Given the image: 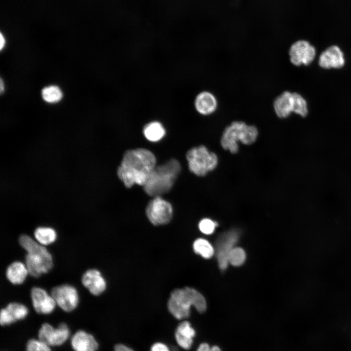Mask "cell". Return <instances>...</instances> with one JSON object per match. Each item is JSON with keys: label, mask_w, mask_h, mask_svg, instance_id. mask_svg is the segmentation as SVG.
<instances>
[{"label": "cell", "mask_w": 351, "mask_h": 351, "mask_svg": "<svg viewBox=\"0 0 351 351\" xmlns=\"http://www.w3.org/2000/svg\"><path fill=\"white\" fill-rule=\"evenodd\" d=\"M156 158L152 152L144 148L126 151L117 174L128 188L136 184L144 186L156 166Z\"/></svg>", "instance_id": "6da1fadb"}, {"label": "cell", "mask_w": 351, "mask_h": 351, "mask_svg": "<svg viewBox=\"0 0 351 351\" xmlns=\"http://www.w3.org/2000/svg\"><path fill=\"white\" fill-rule=\"evenodd\" d=\"M192 306L199 313L206 310V300L198 291L186 287L175 289L171 292L167 306L169 312L175 318L182 320L189 317Z\"/></svg>", "instance_id": "7a4b0ae2"}, {"label": "cell", "mask_w": 351, "mask_h": 351, "mask_svg": "<svg viewBox=\"0 0 351 351\" xmlns=\"http://www.w3.org/2000/svg\"><path fill=\"white\" fill-rule=\"evenodd\" d=\"M180 171V163L175 159L156 166L143 186L144 191L154 197L167 193L173 187Z\"/></svg>", "instance_id": "3957f363"}, {"label": "cell", "mask_w": 351, "mask_h": 351, "mask_svg": "<svg viewBox=\"0 0 351 351\" xmlns=\"http://www.w3.org/2000/svg\"><path fill=\"white\" fill-rule=\"evenodd\" d=\"M19 243L27 253L25 263L30 275L37 277L52 269V256L45 247L26 234L20 236Z\"/></svg>", "instance_id": "277c9868"}, {"label": "cell", "mask_w": 351, "mask_h": 351, "mask_svg": "<svg viewBox=\"0 0 351 351\" xmlns=\"http://www.w3.org/2000/svg\"><path fill=\"white\" fill-rule=\"evenodd\" d=\"M258 135V129L255 126L248 125L242 121H234L224 130L220 144L224 149L235 154L238 151V142L245 145L252 144Z\"/></svg>", "instance_id": "5b68a950"}, {"label": "cell", "mask_w": 351, "mask_h": 351, "mask_svg": "<svg viewBox=\"0 0 351 351\" xmlns=\"http://www.w3.org/2000/svg\"><path fill=\"white\" fill-rule=\"evenodd\" d=\"M186 157L189 170L199 176H204L214 170L218 163L217 155L204 145L191 148L187 152Z\"/></svg>", "instance_id": "8992f818"}, {"label": "cell", "mask_w": 351, "mask_h": 351, "mask_svg": "<svg viewBox=\"0 0 351 351\" xmlns=\"http://www.w3.org/2000/svg\"><path fill=\"white\" fill-rule=\"evenodd\" d=\"M146 214L152 224L155 226L166 224L172 218V206L160 196H156L148 204Z\"/></svg>", "instance_id": "52a82bcc"}, {"label": "cell", "mask_w": 351, "mask_h": 351, "mask_svg": "<svg viewBox=\"0 0 351 351\" xmlns=\"http://www.w3.org/2000/svg\"><path fill=\"white\" fill-rule=\"evenodd\" d=\"M239 238L237 231L231 230L221 235L216 242L215 254L219 269L223 271L228 265L229 254Z\"/></svg>", "instance_id": "ba28073f"}, {"label": "cell", "mask_w": 351, "mask_h": 351, "mask_svg": "<svg viewBox=\"0 0 351 351\" xmlns=\"http://www.w3.org/2000/svg\"><path fill=\"white\" fill-rule=\"evenodd\" d=\"M70 331L64 323L59 324L54 328L50 324L45 323L42 324L39 331V339L49 346H57L63 344L68 338Z\"/></svg>", "instance_id": "9c48e42d"}, {"label": "cell", "mask_w": 351, "mask_h": 351, "mask_svg": "<svg viewBox=\"0 0 351 351\" xmlns=\"http://www.w3.org/2000/svg\"><path fill=\"white\" fill-rule=\"evenodd\" d=\"M289 54L291 63L296 66H307L313 61L316 56V49L309 42L299 40L291 46Z\"/></svg>", "instance_id": "30bf717a"}, {"label": "cell", "mask_w": 351, "mask_h": 351, "mask_svg": "<svg viewBox=\"0 0 351 351\" xmlns=\"http://www.w3.org/2000/svg\"><path fill=\"white\" fill-rule=\"evenodd\" d=\"M51 295L56 304L64 311L74 310L78 303V295L76 289L72 286L65 284L53 288Z\"/></svg>", "instance_id": "8fae6325"}, {"label": "cell", "mask_w": 351, "mask_h": 351, "mask_svg": "<svg viewBox=\"0 0 351 351\" xmlns=\"http://www.w3.org/2000/svg\"><path fill=\"white\" fill-rule=\"evenodd\" d=\"M318 63L324 69H340L345 63L344 53L338 46H331L321 53Z\"/></svg>", "instance_id": "7c38bea8"}, {"label": "cell", "mask_w": 351, "mask_h": 351, "mask_svg": "<svg viewBox=\"0 0 351 351\" xmlns=\"http://www.w3.org/2000/svg\"><path fill=\"white\" fill-rule=\"evenodd\" d=\"M33 306L37 312L40 314H49L55 308L56 302L52 297L43 289L34 287L31 292Z\"/></svg>", "instance_id": "4fadbf2b"}, {"label": "cell", "mask_w": 351, "mask_h": 351, "mask_svg": "<svg viewBox=\"0 0 351 351\" xmlns=\"http://www.w3.org/2000/svg\"><path fill=\"white\" fill-rule=\"evenodd\" d=\"M83 285L94 295H99L106 289V283L100 272L96 269H89L83 274Z\"/></svg>", "instance_id": "5bb4252c"}, {"label": "cell", "mask_w": 351, "mask_h": 351, "mask_svg": "<svg viewBox=\"0 0 351 351\" xmlns=\"http://www.w3.org/2000/svg\"><path fill=\"white\" fill-rule=\"evenodd\" d=\"M195 331L191 323L187 320L181 321L176 327L175 332L176 343L181 349H190L193 345Z\"/></svg>", "instance_id": "9a60e30c"}, {"label": "cell", "mask_w": 351, "mask_h": 351, "mask_svg": "<svg viewBox=\"0 0 351 351\" xmlns=\"http://www.w3.org/2000/svg\"><path fill=\"white\" fill-rule=\"evenodd\" d=\"M71 346L75 351H97L98 344L94 336L85 331H77L72 337Z\"/></svg>", "instance_id": "2e32d148"}, {"label": "cell", "mask_w": 351, "mask_h": 351, "mask_svg": "<svg viewBox=\"0 0 351 351\" xmlns=\"http://www.w3.org/2000/svg\"><path fill=\"white\" fill-rule=\"evenodd\" d=\"M294 99L293 93L285 91L274 100L273 107L276 116L280 118H285L293 112Z\"/></svg>", "instance_id": "e0dca14e"}, {"label": "cell", "mask_w": 351, "mask_h": 351, "mask_svg": "<svg viewBox=\"0 0 351 351\" xmlns=\"http://www.w3.org/2000/svg\"><path fill=\"white\" fill-rule=\"evenodd\" d=\"M217 100L214 94L208 91L199 93L195 100L196 111L202 115L207 116L214 113L217 108Z\"/></svg>", "instance_id": "ac0fdd59"}, {"label": "cell", "mask_w": 351, "mask_h": 351, "mask_svg": "<svg viewBox=\"0 0 351 351\" xmlns=\"http://www.w3.org/2000/svg\"><path fill=\"white\" fill-rule=\"evenodd\" d=\"M29 273L28 269L22 262L15 261L10 264L6 271L8 280L13 284H22Z\"/></svg>", "instance_id": "d6986e66"}, {"label": "cell", "mask_w": 351, "mask_h": 351, "mask_svg": "<svg viewBox=\"0 0 351 351\" xmlns=\"http://www.w3.org/2000/svg\"><path fill=\"white\" fill-rule=\"evenodd\" d=\"M143 134L148 140L151 141H157L164 136L165 131L160 122L153 121L145 126Z\"/></svg>", "instance_id": "ffe728a7"}, {"label": "cell", "mask_w": 351, "mask_h": 351, "mask_svg": "<svg viewBox=\"0 0 351 351\" xmlns=\"http://www.w3.org/2000/svg\"><path fill=\"white\" fill-rule=\"evenodd\" d=\"M34 236L37 241L42 245H50L57 239L55 230L50 227H38L34 232Z\"/></svg>", "instance_id": "44dd1931"}, {"label": "cell", "mask_w": 351, "mask_h": 351, "mask_svg": "<svg viewBox=\"0 0 351 351\" xmlns=\"http://www.w3.org/2000/svg\"><path fill=\"white\" fill-rule=\"evenodd\" d=\"M193 247L196 254L206 259L211 258L215 252L212 245L207 240L201 238L194 242Z\"/></svg>", "instance_id": "7402d4cb"}, {"label": "cell", "mask_w": 351, "mask_h": 351, "mask_svg": "<svg viewBox=\"0 0 351 351\" xmlns=\"http://www.w3.org/2000/svg\"><path fill=\"white\" fill-rule=\"evenodd\" d=\"M8 313L15 322L23 319L28 313L27 308L22 304L11 302L5 308Z\"/></svg>", "instance_id": "603a6c76"}, {"label": "cell", "mask_w": 351, "mask_h": 351, "mask_svg": "<svg viewBox=\"0 0 351 351\" xmlns=\"http://www.w3.org/2000/svg\"><path fill=\"white\" fill-rule=\"evenodd\" d=\"M43 99L46 102L53 103L61 100L62 93L59 88L57 86L50 85L44 88L41 92Z\"/></svg>", "instance_id": "cb8c5ba5"}, {"label": "cell", "mask_w": 351, "mask_h": 351, "mask_svg": "<svg viewBox=\"0 0 351 351\" xmlns=\"http://www.w3.org/2000/svg\"><path fill=\"white\" fill-rule=\"evenodd\" d=\"M294 106L293 113L301 117H306L308 114V104L305 99L299 94L293 92Z\"/></svg>", "instance_id": "d4e9b609"}, {"label": "cell", "mask_w": 351, "mask_h": 351, "mask_svg": "<svg viewBox=\"0 0 351 351\" xmlns=\"http://www.w3.org/2000/svg\"><path fill=\"white\" fill-rule=\"evenodd\" d=\"M245 260L246 253L244 250L240 247H234L228 257L229 263L234 266L242 265Z\"/></svg>", "instance_id": "484cf974"}, {"label": "cell", "mask_w": 351, "mask_h": 351, "mask_svg": "<svg viewBox=\"0 0 351 351\" xmlns=\"http://www.w3.org/2000/svg\"><path fill=\"white\" fill-rule=\"evenodd\" d=\"M25 351H51L50 346L40 340L31 339L26 345Z\"/></svg>", "instance_id": "4316f807"}, {"label": "cell", "mask_w": 351, "mask_h": 351, "mask_svg": "<svg viewBox=\"0 0 351 351\" xmlns=\"http://www.w3.org/2000/svg\"><path fill=\"white\" fill-rule=\"evenodd\" d=\"M217 224L209 218H203L199 223V230L203 234H210L214 233Z\"/></svg>", "instance_id": "83f0119b"}, {"label": "cell", "mask_w": 351, "mask_h": 351, "mask_svg": "<svg viewBox=\"0 0 351 351\" xmlns=\"http://www.w3.org/2000/svg\"><path fill=\"white\" fill-rule=\"evenodd\" d=\"M15 322L5 308L0 311V323L1 326L8 325Z\"/></svg>", "instance_id": "f1b7e54d"}, {"label": "cell", "mask_w": 351, "mask_h": 351, "mask_svg": "<svg viewBox=\"0 0 351 351\" xmlns=\"http://www.w3.org/2000/svg\"><path fill=\"white\" fill-rule=\"evenodd\" d=\"M150 351H171V350L165 344L158 342L152 345Z\"/></svg>", "instance_id": "f546056e"}, {"label": "cell", "mask_w": 351, "mask_h": 351, "mask_svg": "<svg viewBox=\"0 0 351 351\" xmlns=\"http://www.w3.org/2000/svg\"><path fill=\"white\" fill-rule=\"evenodd\" d=\"M114 351H135L133 349L128 346L119 343L114 346Z\"/></svg>", "instance_id": "4dcf8cb0"}, {"label": "cell", "mask_w": 351, "mask_h": 351, "mask_svg": "<svg viewBox=\"0 0 351 351\" xmlns=\"http://www.w3.org/2000/svg\"><path fill=\"white\" fill-rule=\"evenodd\" d=\"M211 347L207 343H201L198 347L196 351H210Z\"/></svg>", "instance_id": "1f68e13d"}, {"label": "cell", "mask_w": 351, "mask_h": 351, "mask_svg": "<svg viewBox=\"0 0 351 351\" xmlns=\"http://www.w3.org/2000/svg\"><path fill=\"white\" fill-rule=\"evenodd\" d=\"M5 43V39H4L3 36L2 35V34L1 33L0 34V50H2V48L4 47Z\"/></svg>", "instance_id": "d6a6232c"}, {"label": "cell", "mask_w": 351, "mask_h": 351, "mask_svg": "<svg viewBox=\"0 0 351 351\" xmlns=\"http://www.w3.org/2000/svg\"><path fill=\"white\" fill-rule=\"evenodd\" d=\"M210 351H222L220 348L217 346H213L211 347Z\"/></svg>", "instance_id": "836d02e7"}, {"label": "cell", "mask_w": 351, "mask_h": 351, "mask_svg": "<svg viewBox=\"0 0 351 351\" xmlns=\"http://www.w3.org/2000/svg\"><path fill=\"white\" fill-rule=\"evenodd\" d=\"M4 89V83L3 82V81L1 79L0 80V92L2 93Z\"/></svg>", "instance_id": "e575fe53"}]
</instances>
